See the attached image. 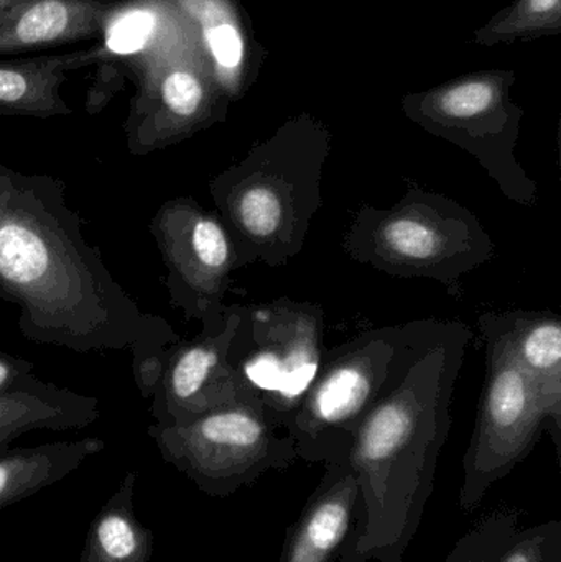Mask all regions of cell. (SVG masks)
Wrapping results in <instances>:
<instances>
[{
	"instance_id": "cell-11",
	"label": "cell",
	"mask_w": 561,
	"mask_h": 562,
	"mask_svg": "<svg viewBox=\"0 0 561 562\" xmlns=\"http://www.w3.org/2000/svg\"><path fill=\"white\" fill-rule=\"evenodd\" d=\"M128 7L131 0H23L0 16V56L98 40Z\"/></svg>"
},
{
	"instance_id": "cell-18",
	"label": "cell",
	"mask_w": 561,
	"mask_h": 562,
	"mask_svg": "<svg viewBox=\"0 0 561 562\" xmlns=\"http://www.w3.org/2000/svg\"><path fill=\"white\" fill-rule=\"evenodd\" d=\"M519 512L496 510L474 525L444 562H494L519 528Z\"/></svg>"
},
{
	"instance_id": "cell-15",
	"label": "cell",
	"mask_w": 561,
	"mask_h": 562,
	"mask_svg": "<svg viewBox=\"0 0 561 562\" xmlns=\"http://www.w3.org/2000/svg\"><path fill=\"white\" fill-rule=\"evenodd\" d=\"M104 449L102 439L82 438L0 451V512L58 484Z\"/></svg>"
},
{
	"instance_id": "cell-2",
	"label": "cell",
	"mask_w": 561,
	"mask_h": 562,
	"mask_svg": "<svg viewBox=\"0 0 561 562\" xmlns=\"http://www.w3.org/2000/svg\"><path fill=\"white\" fill-rule=\"evenodd\" d=\"M328 145L319 135H283L210 181L236 249V270L283 269L300 256L322 210Z\"/></svg>"
},
{
	"instance_id": "cell-24",
	"label": "cell",
	"mask_w": 561,
	"mask_h": 562,
	"mask_svg": "<svg viewBox=\"0 0 561 562\" xmlns=\"http://www.w3.org/2000/svg\"><path fill=\"white\" fill-rule=\"evenodd\" d=\"M207 46L213 53L217 65L226 69H234L244 58V42L239 30L229 23L210 26L204 32Z\"/></svg>"
},
{
	"instance_id": "cell-19",
	"label": "cell",
	"mask_w": 561,
	"mask_h": 562,
	"mask_svg": "<svg viewBox=\"0 0 561 562\" xmlns=\"http://www.w3.org/2000/svg\"><path fill=\"white\" fill-rule=\"evenodd\" d=\"M494 562H561V521L517 530Z\"/></svg>"
},
{
	"instance_id": "cell-27",
	"label": "cell",
	"mask_w": 561,
	"mask_h": 562,
	"mask_svg": "<svg viewBox=\"0 0 561 562\" xmlns=\"http://www.w3.org/2000/svg\"><path fill=\"white\" fill-rule=\"evenodd\" d=\"M23 0H0V16L5 15L7 12L19 5Z\"/></svg>"
},
{
	"instance_id": "cell-22",
	"label": "cell",
	"mask_w": 561,
	"mask_h": 562,
	"mask_svg": "<svg viewBox=\"0 0 561 562\" xmlns=\"http://www.w3.org/2000/svg\"><path fill=\"white\" fill-rule=\"evenodd\" d=\"M96 65H98V71L86 98V112L89 115L104 111L105 105L124 89L127 81V71H124V66L109 58V55L102 56Z\"/></svg>"
},
{
	"instance_id": "cell-16",
	"label": "cell",
	"mask_w": 561,
	"mask_h": 562,
	"mask_svg": "<svg viewBox=\"0 0 561 562\" xmlns=\"http://www.w3.org/2000/svg\"><path fill=\"white\" fill-rule=\"evenodd\" d=\"M138 474L128 471L92 518L78 562H150L154 533L135 515Z\"/></svg>"
},
{
	"instance_id": "cell-14",
	"label": "cell",
	"mask_w": 561,
	"mask_h": 562,
	"mask_svg": "<svg viewBox=\"0 0 561 562\" xmlns=\"http://www.w3.org/2000/svg\"><path fill=\"white\" fill-rule=\"evenodd\" d=\"M101 418L99 400L43 382L35 375L0 396V451L26 432L78 431Z\"/></svg>"
},
{
	"instance_id": "cell-20",
	"label": "cell",
	"mask_w": 561,
	"mask_h": 562,
	"mask_svg": "<svg viewBox=\"0 0 561 562\" xmlns=\"http://www.w3.org/2000/svg\"><path fill=\"white\" fill-rule=\"evenodd\" d=\"M497 98V89L491 82H463L438 95L435 109L438 119H464L493 108Z\"/></svg>"
},
{
	"instance_id": "cell-6",
	"label": "cell",
	"mask_w": 561,
	"mask_h": 562,
	"mask_svg": "<svg viewBox=\"0 0 561 562\" xmlns=\"http://www.w3.org/2000/svg\"><path fill=\"white\" fill-rule=\"evenodd\" d=\"M325 307L310 301L243 304L227 362L240 395L259 402L283 431L325 359Z\"/></svg>"
},
{
	"instance_id": "cell-1",
	"label": "cell",
	"mask_w": 561,
	"mask_h": 562,
	"mask_svg": "<svg viewBox=\"0 0 561 562\" xmlns=\"http://www.w3.org/2000/svg\"><path fill=\"white\" fill-rule=\"evenodd\" d=\"M61 180L0 164V297L30 342L76 353L148 350L181 339L112 277Z\"/></svg>"
},
{
	"instance_id": "cell-26",
	"label": "cell",
	"mask_w": 561,
	"mask_h": 562,
	"mask_svg": "<svg viewBox=\"0 0 561 562\" xmlns=\"http://www.w3.org/2000/svg\"><path fill=\"white\" fill-rule=\"evenodd\" d=\"M557 3H559V0H530L534 12L539 13L549 12Z\"/></svg>"
},
{
	"instance_id": "cell-25",
	"label": "cell",
	"mask_w": 561,
	"mask_h": 562,
	"mask_svg": "<svg viewBox=\"0 0 561 562\" xmlns=\"http://www.w3.org/2000/svg\"><path fill=\"white\" fill-rule=\"evenodd\" d=\"M33 362L12 353L0 352V396L19 389L33 376Z\"/></svg>"
},
{
	"instance_id": "cell-8",
	"label": "cell",
	"mask_w": 561,
	"mask_h": 562,
	"mask_svg": "<svg viewBox=\"0 0 561 562\" xmlns=\"http://www.w3.org/2000/svg\"><path fill=\"white\" fill-rule=\"evenodd\" d=\"M167 277L171 306L203 329L220 326L226 310L236 249L216 211L190 196L165 201L148 223Z\"/></svg>"
},
{
	"instance_id": "cell-10",
	"label": "cell",
	"mask_w": 561,
	"mask_h": 562,
	"mask_svg": "<svg viewBox=\"0 0 561 562\" xmlns=\"http://www.w3.org/2000/svg\"><path fill=\"white\" fill-rule=\"evenodd\" d=\"M137 92L124 124L127 148L135 157L154 154L190 137L206 121L207 92L194 72L135 71Z\"/></svg>"
},
{
	"instance_id": "cell-13",
	"label": "cell",
	"mask_w": 561,
	"mask_h": 562,
	"mask_svg": "<svg viewBox=\"0 0 561 562\" xmlns=\"http://www.w3.org/2000/svg\"><path fill=\"white\" fill-rule=\"evenodd\" d=\"M109 55L104 45L86 52L0 59V115L9 117H66L72 109L63 99L66 72Z\"/></svg>"
},
{
	"instance_id": "cell-23",
	"label": "cell",
	"mask_w": 561,
	"mask_h": 562,
	"mask_svg": "<svg viewBox=\"0 0 561 562\" xmlns=\"http://www.w3.org/2000/svg\"><path fill=\"white\" fill-rule=\"evenodd\" d=\"M157 347V349L135 350L132 352V372H134L135 385L144 400H150L160 385L164 376L165 367H167L168 356L171 347Z\"/></svg>"
},
{
	"instance_id": "cell-5",
	"label": "cell",
	"mask_w": 561,
	"mask_h": 562,
	"mask_svg": "<svg viewBox=\"0 0 561 562\" xmlns=\"http://www.w3.org/2000/svg\"><path fill=\"white\" fill-rule=\"evenodd\" d=\"M147 435L167 464L214 498L299 461L293 439L259 402L244 395L187 425L148 426Z\"/></svg>"
},
{
	"instance_id": "cell-21",
	"label": "cell",
	"mask_w": 561,
	"mask_h": 562,
	"mask_svg": "<svg viewBox=\"0 0 561 562\" xmlns=\"http://www.w3.org/2000/svg\"><path fill=\"white\" fill-rule=\"evenodd\" d=\"M154 23L150 13L145 10H135V12L125 10L105 32V52L117 53V55L137 52L150 35Z\"/></svg>"
},
{
	"instance_id": "cell-7",
	"label": "cell",
	"mask_w": 561,
	"mask_h": 562,
	"mask_svg": "<svg viewBox=\"0 0 561 562\" xmlns=\"http://www.w3.org/2000/svg\"><path fill=\"white\" fill-rule=\"evenodd\" d=\"M401 336L402 326L379 327L326 349L285 426L299 459L312 464L348 461L356 429L388 382Z\"/></svg>"
},
{
	"instance_id": "cell-17",
	"label": "cell",
	"mask_w": 561,
	"mask_h": 562,
	"mask_svg": "<svg viewBox=\"0 0 561 562\" xmlns=\"http://www.w3.org/2000/svg\"><path fill=\"white\" fill-rule=\"evenodd\" d=\"M527 375L561 418V319L552 311L497 313Z\"/></svg>"
},
{
	"instance_id": "cell-9",
	"label": "cell",
	"mask_w": 561,
	"mask_h": 562,
	"mask_svg": "<svg viewBox=\"0 0 561 562\" xmlns=\"http://www.w3.org/2000/svg\"><path fill=\"white\" fill-rule=\"evenodd\" d=\"M243 304H226L220 326L201 329L194 339L171 347L150 415L158 426H180L239 398L227 350L240 321Z\"/></svg>"
},
{
	"instance_id": "cell-4",
	"label": "cell",
	"mask_w": 561,
	"mask_h": 562,
	"mask_svg": "<svg viewBox=\"0 0 561 562\" xmlns=\"http://www.w3.org/2000/svg\"><path fill=\"white\" fill-rule=\"evenodd\" d=\"M478 324L486 349V380L463 458L464 514L478 510L491 487L529 458L543 432H549L561 461V418L520 366L497 313H484Z\"/></svg>"
},
{
	"instance_id": "cell-12",
	"label": "cell",
	"mask_w": 561,
	"mask_h": 562,
	"mask_svg": "<svg viewBox=\"0 0 561 562\" xmlns=\"http://www.w3.org/2000/svg\"><path fill=\"white\" fill-rule=\"evenodd\" d=\"M299 520L287 530L279 562H336L355 530L359 481L349 461L325 464Z\"/></svg>"
},
{
	"instance_id": "cell-3",
	"label": "cell",
	"mask_w": 561,
	"mask_h": 562,
	"mask_svg": "<svg viewBox=\"0 0 561 562\" xmlns=\"http://www.w3.org/2000/svg\"><path fill=\"white\" fill-rule=\"evenodd\" d=\"M407 183V193L391 207H359L343 249L379 272L434 280L453 291L467 273L496 257V243L463 204Z\"/></svg>"
}]
</instances>
